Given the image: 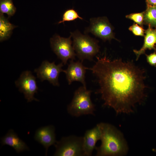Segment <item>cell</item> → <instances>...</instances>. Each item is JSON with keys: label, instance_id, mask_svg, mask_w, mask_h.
I'll use <instances>...</instances> for the list:
<instances>
[{"label": "cell", "instance_id": "1", "mask_svg": "<svg viewBox=\"0 0 156 156\" xmlns=\"http://www.w3.org/2000/svg\"><path fill=\"white\" fill-rule=\"evenodd\" d=\"M96 58L87 69L96 78L99 88L96 93L101 95L103 105L112 108L117 114L131 113L145 96L144 71L131 62L111 60L105 55Z\"/></svg>", "mask_w": 156, "mask_h": 156}, {"label": "cell", "instance_id": "2", "mask_svg": "<svg viewBox=\"0 0 156 156\" xmlns=\"http://www.w3.org/2000/svg\"><path fill=\"white\" fill-rule=\"evenodd\" d=\"M101 131V145L96 147L97 156H122L126 155L129 148L121 132L111 124H98Z\"/></svg>", "mask_w": 156, "mask_h": 156}, {"label": "cell", "instance_id": "3", "mask_svg": "<svg viewBox=\"0 0 156 156\" xmlns=\"http://www.w3.org/2000/svg\"><path fill=\"white\" fill-rule=\"evenodd\" d=\"M92 92L83 86L77 89L71 102L67 106L68 114L76 117L85 115H94L95 106L91 99Z\"/></svg>", "mask_w": 156, "mask_h": 156}, {"label": "cell", "instance_id": "4", "mask_svg": "<svg viewBox=\"0 0 156 156\" xmlns=\"http://www.w3.org/2000/svg\"><path fill=\"white\" fill-rule=\"evenodd\" d=\"M70 36L73 38V47L79 60L82 62L85 60L92 61L99 51L98 41L82 34L78 30L71 32Z\"/></svg>", "mask_w": 156, "mask_h": 156}, {"label": "cell", "instance_id": "5", "mask_svg": "<svg viewBox=\"0 0 156 156\" xmlns=\"http://www.w3.org/2000/svg\"><path fill=\"white\" fill-rule=\"evenodd\" d=\"M83 137L71 135L63 137L54 145L56 156H84Z\"/></svg>", "mask_w": 156, "mask_h": 156}, {"label": "cell", "instance_id": "6", "mask_svg": "<svg viewBox=\"0 0 156 156\" xmlns=\"http://www.w3.org/2000/svg\"><path fill=\"white\" fill-rule=\"evenodd\" d=\"M71 38L70 35L65 38L56 34L50 39L53 51L64 65L67 64L68 60H74L76 56Z\"/></svg>", "mask_w": 156, "mask_h": 156}, {"label": "cell", "instance_id": "7", "mask_svg": "<svg viewBox=\"0 0 156 156\" xmlns=\"http://www.w3.org/2000/svg\"><path fill=\"white\" fill-rule=\"evenodd\" d=\"M85 32L91 33L104 41L114 38L113 27L105 17L91 18L90 25L86 29Z\"/></svg>", "mask_w": 156, "mask_h": 156}, {"label": "cell", "instance_id": "8", "mask_svg": "<svg viewBox=\"0 0 156 156\" xmlns=\"http://www.w3.org/2000/svg\"><path fill=\"white\" fill-rule=\"evenodd\" d=\"M63 65L62 62L56 65L55 62L51 63L45 60L38 68L34 70V72L41 81L47 80L54 86H59L58 78L60 73L63 72Z\"/></svg>", "mask_w": 156, "mask_h": 156}, {"label": "cell", "instance_id": "9", "mask_svg": "<svg viewBox=\"0 0 156 156\" xmlns=\"http://www.w3.org/2000/svg\"><path fill=\"white\" fill-rule=\"evenodd\" d=\"M16 86L19 90L24 94L27 102L33 100L39 101L34 97L35 93H37L38 89L36 81V78L30 71L23 72L19 78L15 82Z\"/></svg>", "mask_w": 156, "mask_h": 156}, {"label": "cell", "instance_id": "10", "mask_svg": "<svg viewBox=\"0 0 156 156\" xmlns=\"http://www.w3.org/2000/svg\"><path fill=\"white\" fill-rule=\"evenodd\" d=\"M80 60L74 61L70 60L68 67L64 70L68 84L70 85L75 81L81 82L83 86H86L85 74L87 67H85Z\"/></svg>", "mask_w": 156, "mask_h": 156}, {"label": "cell", "instance_id": "11", "mask_svg": "<svg viewBox=\"0 0 156 156\" xmlns=\"http://www.w3.org/2000/svg\"><path fill=\"white\" fill-rule=\"evenodd\" d=\"M34 138L45 148V155H47L49 148L57 142L55 127L50 125L38 128L36 131Z\"/></svg>", "mask_w": 156, "mask_h": 156}, {"label": "cell", "instance_id": "12", "mask_svg": "<svg viewBox=\"0 0 156 156\" xmlns=\"http://www.w3.org/2000/svg\"><path fill=\"white\" fill-rule=\"evenodd\" d=\"M101 131L97 124L93 128L87 130L83 136L84 156H90L95 149L97 142L100 140Z\"/></svg>", "mask_w": 156, "mask_h": 156}, {"label": "cell", "instance_id": "13", "mask_svg": "<svg viewBox=\"0 0 156 156\" xmlns=\"http://www.w3.org/2000/svg\"><path fill=\"white\" fill-rule=\"evenodd\" d=\"M1 139L2 145H8L12 147L17 153L29 150V148L26 143L19 138L12 129L10 130Z\"/></svg>", "mask_w": 156, "mask_h": 156}, {"label": "cell", "instance_id": "14", "mask_svg": "<svg viewBox=\"0 0 156 156\" xmlns=\"http://www.w3.org/2000/svg\"><path fill=\"white\" fill-rule=\"evenodd\" d=\"M145 35L142 47L138 50H133L136 56V60H138L141 55L144 53L147 49L156 51V29H153L148 25V28L145 31Z\"/></svg>", "mask_w": 156, "mask_h": 156}, {"label": "cell", "instance_id": "15", "mask_svg": "<svg viewBox=\"0 0 156 156\" xmlns=\"http://www.w3.org/2000/svg\"><path fill=\"white\" fill-rule=\"evenodd\" d=\"M16 26L10 23L4 16L0 13V40L2 42L8 39L10 36L12 30Z\"/></svg>", "mask_w": 156, "mask_h": 156}, {"label": "cell", "instance_id": "16", "mask_svg": "<svg viewBox=\"0 0 156 156\" xmlns=\"http://www.w3.org/2000/svg\"><path fill=\"white\" fill-rule=\"evenodd\" d=\"M144 22L156 28V5L147 6L146 9L144 12Z\"/></svg>", "mask_w": 156, "mask_h": 156}, {"label": "cell", "instance_id": "17", "mask_svg": "<svg viewBox=\"0 0 156 156\" xmlns=\"http://www.w3.org/2000/svg\"><path fill=\"white\" fill-rule=\"evenodd\" d=\"M16 11L12 0H0V13L7 14L9 18L13 16Z\"/></svg>", "mask_w": 156, "mask_h": 156}, {"label": "cell", "instance_id": "18", "mask_svg": "<svg viewBox=\"0 0 156 156\" xmlns=\"http://www.w3.org/2000/svg\"><path fill=\"white\" fill-rule=\"evenodd\" d=\"M78 18L83 20V18L79 16L77 12L73 8L68 9L64 13L62 20L58 22V24L63 23L65 21H74Z\"/></svg>", "mask_w": 156, "mask_h": 156}, {"label": "cell", "instance_id": "19", "mask_svg": "<svg viewBox=\"0 0 156 156\" xmlns=\"http://www.w3.org/2000/svg\"><path fill=\"white\" fill-rule=\"evenodd\" d=\"M126 18L133 20L137 24L142 26L144 22V12L131 14L126 16Z\"/></svg>", "mask_w": 156, "mask_h": 156}, {"label": "cell", "instance_id": "20", "mask_svg": "<svg viewBox=\"0 0 156 156\" xmlns=\"http://www.w3.org/2000/svg\"><path fill=\"white\" fill-rule=\"evenodd\" d=\"M129 29L135 36H144L145 31L142 27L137 23H134L129 27Z\"/></svg>", "mask_w": 156, "mask_h": 156}, {"label": "cell", "instance_id": "21", "mask_svg": "<svg viewBox=\"0 0 156 156\" xmlns=\"http://www.w3.org/2000/svg\"><path fill=\"white\" fill-rule=\"evenodd\" d=\"M147 62L151 65L156 67V53L154 52L149 55H146Z\"/></svg>", "mask_w": 156, "mask_h": 156}, {"label": "cell", "instance_id": "22", "mask_svg": "<svg viewBox=\"0 0 156 156\" xmlns=\"http://www.w3.org/2000/svg\"><path fill=\"white\" fill-rule=\"evenodd\" d=\"M147 6H153L156 5V0H146Z\"/></svg>", "mask_w": 156, "mask_h": 156}, {"label": "cell", "instance_id": "23", "mask_svg": "<svg viewBox=\"0 0 156 156\" xmlns=\"http://www.w3.org/2000/svg\"><path fill=\"white\" fill-rule=\"evenodd\" d=\"M152 151H154V152H155L156 153V149H153Z\"/></svg>", "mask_w": 156, "mask_h": 156}]
</instances>
